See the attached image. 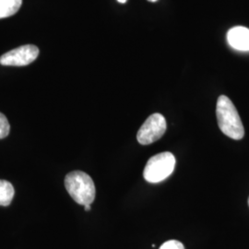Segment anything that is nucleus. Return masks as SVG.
<instances>
[{
    "label": "nucleus",
    "instance_id": "obj_1",
    "mask_svg": "<svg viewBox=\"0 0 249 249\" xmlns=\"http://www.w3.org/2000/svg\"><path fill=\"white\" fill-rule=\"evenodd\" d=\"M217 121L221 131L232 140L239 141L245 136V128L240 116L230 99L221 95L216 107Z\"/></svg>",
    "mask_w": 249,
    "mask_h": 249
},
{
    "label": "nucleus",
    "instance_id": "obj_2",
    "mask_svg": "<svg viewBox=\"0 0 249 249\" xmlns=\"http://www.w3.org/2000/svg\"><path fill=\"white\" fill-rule=\"evenodd\" d=\"M65 187L78 204L90 205L95 198V185L89 175L82 171H73L68 174L65 178Z\"/></svg>",
    "mask_w": 249,
    "mask_h": 249
},
{
    "label": "nucleus",
    "instance_id": "obj_3",
    "mask_svg": "<svg viewBox=\"0 0 249 249\" xmlns=\"http://www.w3.org/2000/svg\"><path fill=\"white\" fill-rule=\"evenodd\" d=\"M176 167V158L171 152L165 151L152 156L147 161L143 171L144 179L156 184L169 178Z\"/></svg>",
    "mask_w": 249,
    "mask_h": 249
},
{
    "label": "nucleus",
    "instance_id": "obj_4",
    "mask_svg": "<svg viewBox=\"0 0 249 249\" xmlns=\"http://www.w3.org/2000/svg\"><path fill=\"white\" fill-rule=\"evenodd\" d=\"M166 131V120L159 113L149 116L137 134V140L142 145H149L159 141Z\"/></svg>",
    "mask_w": 249,
    "mask_h": 249
},
{
    "label": "nucleus",
    "instance_id": "obj_5",
    "mask_svg": "<svg viewBox=\"0 0 249 249\" xmlns=\"http://www.w3.org/2000/svg\"><path fill=\"white\" fill-rule=\"evenodd\" d=\"M39 55V48L34 45L19 46L0 56L2 66L24 67L36 61Z\"/></svg>",
    "mask_w": 249,
    "mask_h": 249
},
{
    "label": "nucleus",
    "instance_id": "obj_6",
    "mask_svg": "<svg viewBox=\"0 0 249 249\" xmlns=\"http://www.w3.org/2000/svg\"><path fill=\"white\" fill-rule=\"evenodd\" d=\"M227 41L233 49L249 51V29L242 26L231 28L227 33Z\"/></svg>",
    "mask_w": 249,
    "mask_h": 249
},
{
    "label": "nucleus",
    "instance_id": "obj_7",
    "mask_svg": "<svg viewBox=\"0 0 249 249\" xmlns=\"http://www.w3.org/2000/svg\"><path fill=\"white\" fill-rule=\"evenodd\" d=\"M22 0H0V18L16 14L20 9Z\"/></svg>",
    "mask_w": 249,
    "mask_h": 249
},
{
    "label": "nucleus",
    "instance_id": "obj_8",
    "mask_svg": "<svg viewBox=\"0 0 249 249\" xmlns=\"http://www.w3.org/2000/svg\"><path fill=\"white\" fill-rule=\"evenodd\" d=\"M15 195L12 184L7 180H0V206L8 207Z\"/></svg>",
    "mask_w": 249,
    "mask_h": 249
},
{
    "label": "nucleus",
    "instance_id": "obj_9",
    "mask_svg": "<svg viewBox=\"0 0 249 249\" xmlns=\"http://www.w3.org/2000/svg\"><path fill=\"white\" fill-rule=\"evenodd\" d=\"M10 131V125L5 115L0 113V140L8 137Z\"/></svg>",
    "mask_w": 249,
    "mask_h": 249
},
{
    "label": "nucleus",
    "instance_id": "obj_10",
    "mask_svg": "<svg viewBox=\"0 0 249 249\" xmlns=\"http://www.w3.org/2000/svg\"><path fill=\"white\" fill-rule=\"evenodd\" d=\"M159 249H185V247L179 241L169 240L163 243Z\"/></svg>",
    "mask_w": 249,
    "mask_h": 249
},
{
    "label": "nucleus",
    "instance_id": "obj_11",
    "mask_svg": "<svg viewBox=\"0 0 249 249\" xmlns=\"http://www.w3.org/2000/svg\"><path fill=\"white\" fill-rule=\"evenodd\" d=\"M84 207H85L84 209H85V211H86V212H89V211H90V205H86V206H84Z\"/></svg>",
    "mask_w": 249,
    "mask_h": 249
},
{
    "label": "nucleus",
    "instance_id": "obj_12",
    "mask_svg": "<svg viewBox=\"0 0 249 249\" xmlns=\"http://www.w3.org/2000/svg\"><path fill=\"white\" fill-rule=\"evenodd\" d=\"M119 3H121V4H124V3H125L127 0H117Z\"/></svg>",
    "mask_w": 249,
    "mask_h": 249
},
{
    "label": "nucleus",
    "instance_id": "obj_13",
    "mask_svg": "<svg viewBox=\"0 0 249 249\" xmlns=\"http://www.w3.org/2000/svg\"><path fill=\"white\" fill-rule=\"evenodd\" d=\"M148 1H151V2H155V1H157V0H148Z\"/></svg>",
    "mask_w": 249,
    "mask_h": 249
},
{
    "label": "nucleus",
    "instance_id": "obj_14",
    "mask_svg": "<svg viewBox=\"0 0 249 249\" xmlns=\"http://www.w3.org/2000/svg\"></svg>",
    "mask_w": 249,
    "mask_h": 249
}]
</instances>
